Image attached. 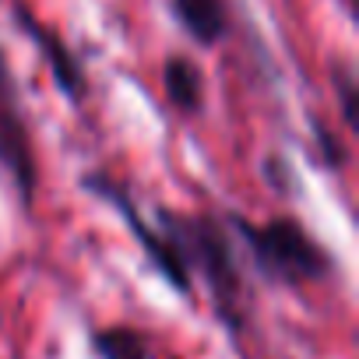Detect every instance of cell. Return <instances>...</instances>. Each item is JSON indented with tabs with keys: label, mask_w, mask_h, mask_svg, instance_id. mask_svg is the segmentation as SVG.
Masks as SVG:
<instances>
[{
	"label": "cell",
	"mask_w": 359,
	"mask_h": 359,
	"mask_svg": "<svg viewBox=\"0 0 359 359\" xmlns=\"http://www.w3.org/2000/svg\"><path fill=\"white\" fill-rule=\"evenodd\" d=\"M327 74H331V88H334V102H338V116L345 123L348 134L359 130V78H355V64L352 57H331L327 60Z\"/></svg>",
	"instance_id": "9"
},
{
	"label": "cell",
	"mask_w": 359,
	"mask_h": 359,
	"mask_svg": "<svg viewBox=\"0 0 359 359\" xmlns=\"http://www.w3.org/2000/svg\"><path fill=\"white\" fill-rule=\"evenodd\" d=\"M11 15H15V22H18V29H25V36L32 39V46L43 53V64L50 67V78H53V85H57V92L78 109V106H85V99H88V92H92V81H88V71H85V64L74 57V50L64 43V36L57 32V29H50L46 22H39L25 4H11Z\"/></svg>",
	"instance_id": "5"
},
{
	"label": "cell",
	"mask_w": 359,
	"mask_h": 359,
	"mask_svg": "<svg viewBox=\"0 0 359 359\" xmlns=\"http://www.w3.org/2000/svg\"><path fill=\"white\" fill-rule=\"evenodd\" d=\"M88 345L95 359H151L148 338L130 324H106L88 331Z\"/></svg>",
	"instance_id": "8"
},
{
	"label": "cell",
	"mask_w": 359,
	"mask_h": 359,
	"mask_svg": "<svg viewBox=\"0 0 359 359\" xmlns=\"http://www.w3.org/2000/svg\"><path fill=\"white\" fill-rule=\"evenodd\" d=\"M0 169L8 172L22 208L32 212L39 194V155H36L25 95L4 43H0Z\"/></svg>",
	"instance_id": "4"
},
{
	"label": "cell",
	"mask_w": 359,
	"mask_h": 359,
	"mask_svg": "<svg viewBox=\"0 0 359 359\" xmlns=\"http://www.w3.org/2000/svg\"><path fill=\"white\" fill-rule=\"evenodd\" d=\"M261 180H264V187L275 198H296L299 194V172H296V165H292V158L285 151H268L264 155Z\"/></svg>",
	"instance_id": "10"
},
{
	"label": "cell",
	"mask_w": 359,
	"mask_h": 359,
	"mask_svg": "<svg viewBox=\"0 0 359 359\" xmlns=\"http://www.w3.org/2000/svg\"><path fill=\"white\" fill-rule=\"evenodd\" d=\"M169 15L194 46L215 50L233 36V4L229 0H169Z\"/></svg>",
	"instance_id": "6"
},
{
	"label": "cell",
	"mask_w": 359,
	"mask_h": 359,
	"mask_svg": "<svg viewBox=\"0 0 359 359\" xmlns=\"http://www.w3.org/2000/svg\"><path fill=\"white\" fill-rule=\"evenodd\" d=\"M310 134H313V148H317L320 165H324V169H331V172H341V169L348 165L352 151H348V144L338 137V130H334V127H327L324 120L310 116Z\"/></svg>",
	"instance_id": "11"
},
{
	"label": "cell",
	"mask_w": 359,
	"mask_h": 359,
	"mask_svg": "<svg viewBox=\"0 0 359 359\" xmlns=\"http://www.w3.org/2000/svg\"><path fill=\"white\" fill-rule=\"evenodd\" d=\"M162 95L180 116H201L208 106L205 67L191 53H169L162 60Z\"/></svg>",
	"instance_id": "7"
},
{
	"label": "cell",
	"mask_w": 359,
	"mask_h": 359,
	"mask_svg": "<svg viewBox=\"0 0 359 359\" xmlns=\"http://www.w3.org/2000/svg\"><path fill=\"white\" fill-rule=\"evenodd\" d=\"M78 187H81L85 194L99 198L102 205H109V208L120 215V222L127 226V233H130L134 243L141 247L144 261L155 268V275H158L180 299H194V282H191V275L184 271V264H180L176 250L165 243V236L155 229V222H148V219L141 215V205H137V198L130 194L127 180H116V176L106 172V169H88V172L78 176Z\"/></svg>",
	"instance_id": "3"
},
{
	"label": "cell",
	"mask_w": 359,
	"mask_h": 359,
	"mask_svg": "<svg viewBox=\"0 0 359 359\" xmlns=\"http://www.w3.org/2000/svg\"><path fill=\"white\" fill-rule=\"evenodd\" d=\"M355 4H359V0H341V8H345L348 15H355Z\"/></svg>",
	"instance_id": "12"
},
{
	"label": "cell",
	"mask_w": 359,
	"mask_h": 359,
	"mask_svg": "<svg viewBox=\"0 0 359 359\" xmlns=\"http://www.w3.org/2000/svg\"><path fill=\"white\" fill-rule=\"evenodd\" d=\"M155 229L165 236V243L176 250L191 282H201L215 320L240 338L250 327V282L236 250V236L229 233L226 219L219 212H176L158 205L155 208Z\"/></svg>",
	"instance_id": "1"
},
{
	"label": "cell",
	"mask_w": 359,
	"mask_h": 359,
	"mask_svg": "<svg viewBox=\"0 0 359 359\" xmlns=\"http://www.w3.org/2000/svg\"><path fill=\"white\" fill-rule=\"evenodd\" d=\"M229 233L243 243L254 275L271 289H306L324 285L338 275L334 250L292 212H278L264 222H254L240 212L222 215Z\"/></svg>",
	"instance_id": "2"
}]
</instances>
